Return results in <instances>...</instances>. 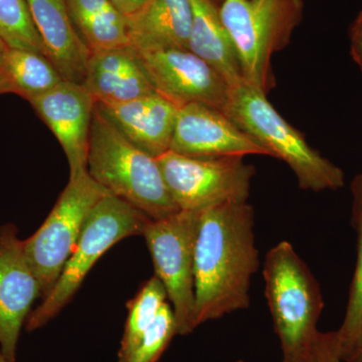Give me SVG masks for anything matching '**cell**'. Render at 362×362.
I'll return each instance as SVG.
<instances>
[{
	"label": "cell",
	"instance_id": "32",
	"mask_svg": "<svg viewBox=\"0 0 362 362\" xmlns=\"http://www.w3.org/2000/svg\"><path fill=\"white\" fill-rule=\"evenodd\" d=\"M297 362H309L308 361V354H307V356L305 357V358L301 359V361H297Z\"/></svg>",
	"mask_w": 362,
	"mask_h": 362
},
{
	"label": "cell",
	"instance_id": "30",
	"mask_svg": "<svg viewBox=\"0 0 362 362\" xmlns=\"http://www.w3.org/2000/svg\"><path fill=\"white\" fill-rule=\"evenodd\" d=\"M349 362H362V349Z\"/></svg>",
	"mask_w": 362,
	"mask_h": 362
},
{
	"label": "cell",
	"instance_id": "16",
	"mask_svg": "<svg viewBox=\"0 0 362 362\" xmlns=\"http://www.w3.org/2000/svg\"><path fill=\"white\" fill-rule=\"evenodd\" d=\"M83 85L96 103H124L156 92L131 45L90 52Z\"/></svg>",
	"mask_w": 362,
	"mask_h": 362
},
{
	"label": "cell",
	"instance_id": "6",
	"mask_svg": "<svg viewBox=\"0 0 362 362\" xmlns=\"http://www.w3.org/2000/svg\"><path fill=\"white\" fill-rule=\"evenodd\" d=\"M221 21L237 49L244 80L268 94L271 59L284 49L303 14L302 0H223Z\"/></svg>",
	"mask_w": 362,
	"mask_h": 362
},
{
	"label": "cell",
	"instance_id": "17",
	"mask_svg": "<svg viewBox=\"0 0 362 362\" xmlns=\"http://www.w3.org/2000/svg\"><path fill=\"white\" fill-rule=\"evenodd\" d=\"M192 18L189 0H147L127 18L130 45L138 51L188 49Z\"/></svg>",
	"mask_w": 362,
	"mask_h": 362
},
{
	"label": "cell",
	"instance_id": "19",
	"mask_svg": "<svg viewBox=\"0 0 362 362\" xmlns=\"http://www.w3.org/2000/svg\"><path fill=\"white\" fill-rule=\"evenodd\" d=\"M78 37L90 52L130 45L127 18L110 0H66Z\"/></svg>",
	"mask_w": 362,
	"mask_h": 362
},
{
	"label": "cell",
	"instance_id": "11",
	"mask_svg": "<svg viewBox=\"0 0 362 362\" xmlns=\"http://www.w3.org/2000/svg\"><path fill=\"white\" fill-rule=\"evenodd\" d=\"M39 298L40 282L25 258L18 228L0 226V350L8 362L16 361L21 328Z\"/></svg>",
	"mask_w": 362,
	"mask_h": 362
},
{
	"label": "cell",
	"instance_id": "28",
	"mask_svg": "<svg viewBox=\"0 0 362 362\" xmlns=\"http://www.w3.org/2000/svg\"><path fill=\"white\" fill-rule=\"evenodd\" d=\"M2 94H11V90H9L6 78L0 73V95Z\"/></svg>",
	"mask_w": 362,
	"mask_h": 362
},
{
	"label": "cell",
	"instance_id": "2",
	"mask_svg": "<svg viewBox=\"0 0 362 362\" xmlns=\"http://www.w3.org/2000/svg\"><path fill=\"white\" fill-rule=\"evenodd\" d=\"M87 171L114 197L150 220L180 211L169 194L156 157L138 148L95 108Z\"/></svg>",
	"mask_w": 362,
	"mask_h": 362
},
{
	"label": "cell",
	"instance_id": "25",
	"mask_svg": "<svg viewBox=\"0 0 362 362\" xmlns=\"http://www.w3.org/2000/svg\"><path fill=\"white\" fill-rule=\"evenodd\" d=\"M309 362H343L340 356L337 332H317L308 352Z\"/></svg>",
	"mask_w": 362,
	"mask_h": 362
},
{
	"label": "cell",
	"instance_id": "13",
	"mask_svg": "<svg viewBox=\"0 0 362 362\" xmlns=\"http://www.w3.org/2000/svg\"><path fill=\"white\" fill-rule=\"evenodd\" d=\"M28 102L65 152L70 180L87 171L90 126L96 108V100L87 88L64 80Z\"/></svg>",
	"mask_w": 362,
	"mask_h": 362
},
{
	"label": "cell",
	"instance_id": "22",
	"mask_svg": "<svg viewBox=\"0 0 362 362\" xmlns=\"http://www.w3.org/2000/svg\"><path fill=\"white\" fill-rule=\"evenodd\" d=\"M166 302L168 293L165 287L154 275L142 285L135 297L127 303V320L118 356L132 349L145 330L156 320Z\"/></svg>",
	"mask_w": 362,
	"mask_h": 362
},
{
	"label": "cell",
	"instance_id": "12",
	"mask_svg": "<svg viewBox=\"0 0 362 362\" xmlns=\"http://www.w3.org/2000/svg\"><path fill=\"white\" fill-rule=\"evenodd\" d=\"M169 150L194 157L269 156L225 112L199 103L178 107Z\"/></svg>",
	"mask_w": 362,
	"mask_h": 362
},
{
	"label": "cell",
	"instance_id": "27",
	"mask_svg": "<svg viewBox=\"0 0 362 362\" xmlns=\"http://www.w3.org/2000/svg\"><path fill=\"white\" fill-rule=\"evenodd\" d=\"M110 1L126 18H129L137 13L146 4L147 0H110Z\"/></svg>",
	"mask_w": 362,
	"mask_h": 362
},
{
	"label": "cell",
	"instance_id": "14",
	"mask_svg": "<svg viewBox=\"0 0 362 362\" xmlns=\"http://www.w3.org/2000/svg\"><path fill=\"white\" fill-rule=\"evenodd\" d=\"M100 112L131 143L157 157L170 148L178 106L153 93L124 103H96Z\"/></svg>",
	"mask_w": 362,
	"mask_h": 362
},
{
	"label": "cell",
	"instance_id": "8",
	"mask_svg": "<svg viewBox=\"0 0 362 362\" xmlns=\"http://www.w3.org/2000/svg\"><path fill=\"white\" fill-rule=\"evenodd\" d=\"M201 211H180L149 220L142 235L175 312L178 335L194 332V247Z\"/></svg>",
	"mask_w": 362,
	"mask_h": 362
},
{
	"label": "cell",
	"instance_id": "20",
	"mask_svg": "<svg viewBox=\"0 0 362 362\" xmlns=\"http://www.w3.org/2000/svg\"><path fill=\"white\" fill-rule=\"evenodd\" d=\"M0 73L11 94L26 101L54 89L64 78L49 58L39 52L7 47L0 58Z\"/></svg>",
	"mask_w": 362,
	"mask_h": 362
},
{
	"label": "cell",
	"instance_id": "4",
	"mask_svg": "<svg viewBox=\"0 0 362 362\" xmlns=\"http://www.w3.org/2000/svg\"><path fill=\"white\" fill-rule=\"evenodd\" d=\"M263 276L283 362L301 361L308 354L318 332L317 323L324 308L318 282L287 240L268 252Z\"/></svg>",
	"mask_w": 362,
	"mask_h": 362
},
{
	"label": "cell",
	"instance_id": "34",
	"mask_svg": "<svg viewBox=\"0 0 362 362\" xmlns=\"http://www.w3.org/2000/svg\"><path fill=\"white\" fill-rule=\"evenodd\" d=\"M238 362H246V361H238Z\"/></svg>",
	"mask_w": 362,
	"mask_h": 362
},
{
	"label": "cell",
	"instance_id": "26",
	"mask_svg": "<svg viewBox=\"0 0 362 362\" xmlns=\"http://www.w3.org/2000/svg\"><path fill=\"white\" fill-rule=\"evenodd\" d=\"M351 56L362 71V11L350 28Z\"/></svg>",
	"mask_w": 362,
	"mask_h": 362
},
{
	"label": "cell",
	"instance_id": "3",
	"mask_svg": "<svg viewBox=\"0 0 362 362\" xmlns=\"http://www.w3.org/2000/svg\"><path fill=\"white\" fill-rule=\"evenodd\" d=\"M223 112L258 141L269 156L286 162L302 189L320 192L344 185L341 169L312 148L256 86L243 80L230 87Z\"/></svg>",
	"mask_w": 362,
	"mask_h": 362
},
{
	"label": "cell",
	"instance_id": "29",
	"mask_svg": "<svg viewBox=\"0 0 362 362\" xmlns=\"http://www.w3.org/2000/svg\"><path fill=\"white\" fill-rule=\"evenodd\" d=\"M7 47H7L6 42H4V40H2V37H0V58H1L2 54L6 52Z\"/></svg>",
	"mask_w": 362,
	"mask_h": 362
},
{
	"label": "cell",
	"instance_id": "31",
	"mask_svg": "<svg viewBox=\"0 0 362 362\" xmlns=\"http://www.w3.org/2000/svg\"><path fill=\"white\" fill-rule=\"evenodd\" d=\"M0 362H8L6 361V357L2 354L1 350H0Z\"/></svg>",
	"mask_w": 362,
	"mask_h": 362
},
{
	"label": "cell",
	"instance_id": "7",
	"mask_svg": "<svg viewBox=\"0 0 362 362\" xmlns=\"http://www.w3.org/2000/svg\"><path fill=\"white\" fill-rule=\"evenodd\" d=\"M109 194L88 171L71 178L39 230L23 240L25 258L40 282L42 299L58 281L90 211Z\"/></svg>",
	"mask_w": 362,
	"mask_h": 362
},
{
	"label": "cell",
	"instance_id": "33",
	"mask_svg": "<svg viewBox=\"0 0 362 362\" xmlns=\"http://www.w3.org/2000/svg\"><path fill=\"white\" fill-rule=\"evenodd\" d=\"M214 1L216 2V4H218V6H220L223 0H214Z\"/></svg>",
	"mask_w": 362,
	"mask_h": 362
},
{
	"label": "cell",
	"instance_id": "5",
	"mask_svg": "<svg viewBox=\"0 0 362 362\" xmlns=\"http://www.w3.org/2000/svg\"><path fill=\"white\" fill-rule=\"evenodd\" d=\"M149 220L134 206L111 194L98 202L56 284L26 319V331L40 329L58 315L70 303L98 259L120 240L142 235Z\"/></svg>",
	"mask_w": 362,
	"mask_h": 362
},
{
	"label": "cell",
	"instance_id": "1",
	"mask_svg": "<svg viewBox=\"0 0 362 362\" xmlns=\"http://www.w3.org/2000/svg\"><path fill=\"white\" fill-rule=\"evenodd\" d=\"M254 209L223 202L201 211L194 247L195 326L247 309L259 268Z\"/></svg>",
	"mask_w": 362,
	"mask_h": 362
},
{
	"label": "cell",
	"instance_id": "23",
	"mask_svg": "<svg viewBox=\"0 0 362 362\" xmlns=\"http://www.w3.org/2000/svg\"><path fill=\"white\" fill-rule=\"evenodd\" d=\"M0 37L11 49L39 52L47 58L26 0H0Z\"/></svg>",
	"mask_w": 362,
	"mask_h": 362
},
{
	"label": "cell",
	"instance_id": "21",
	"mask_svg": "<svg viewBox=\"0 0 362 362\" xmlns=\"http://www.w3.org/2000/svg\"><path fill=\"white\" fill-rule=\"evenodd\" d=\"M351 192L352 223L357 233L356 266L344 319L339 329L335 331L343 362H349L362 349V175L352 181Z\"/></svg>",
	"mask_w": 362,
	"mask_h": 362
},
{
	"label": "cell",
	"instance_id": "10",
	"mask_svg": "<svg viewBox=\"0 0 362 362\" xmlns=\"http://www.w3.org/2000/svg\"><path fill=\"white\" fill-rule=\"evenodd\" d=\"M134 52L156 92L178 107L199 103L221 111L225 109L230 86L218 71L189 49Z\"/></svg>",
	"mask_w": 362,
	"mask_h": 362
},
{
	"label": "cell",
	"instance_id": "15",
	"mask_svg": "<svg viewBox=\"0 0 362 362\" xmlns=\"http://www.w3.org/2000/svg\"><path fill=\"white\" fill-rule=\"evenodd\" d=\"M47 58L69 82L84 84L90 49L78 37L66 0H26Z\"/></svg>",
	"mask_w": 362,
	"mask_h": 362
},
{
	"label": "cell",
	"instance_id": "9",
	"mask_svg": "<svg viewBox=\"0 0 362 362\" xmlns=\"http://www.w3.org/2000/svg\"><path fill=\"white\" fill-rule=\"evenodd\" d=\"M180 211H201L223 202H247L256 170L244 157H194L168 150L157 157Z\"/></svg>",
	"mask_w": 362,
	"mask_h": 362
},
{
	"label": "cell",
	"instance_id": "18",
	"mask_svg": "<svg viewBox=\"0 0 362 362\" xmlns=\"http://www.w3.org/2000/svg\"><path fill=\"white\" fill-rule=\"evenodd\" d=\"M192 28L188 49L218 71L230 87L244 80L237 49L214 0H189Z\"/></svg>",
	"mask_w": 362,
	"mask_h": 362
},
{
	"label": "cell",
	"instance_id": "24",
	"mask_svg": "<svg viewBox=\"0 0 362 362\" xmlns=\"http://www.w3.org/2000/svg\"><path fill=\"white\" fill-rule=\"evenodd\" d=\"M176 334L175 312L171 304L166 302L156 320L145 330L132 349L118 356V362H158Z\"/></svg>",
	"mask_w": 362,
	"mask_h": 362
}]
</instances>
